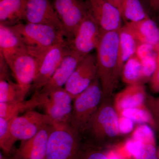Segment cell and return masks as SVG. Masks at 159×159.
Listing matches in <instances>:
<instances>
[{
	"label": "cell",
	"mask_w": 159,
	"mask_h": 159,
	"mask_svg": "<svg viewBox=\"0 0 159 159\" xmlns=\"http://www.w3.org/2000/svg\"><path fill=\"white\" fill-rule=\"evenodd\" d=\"M74 98L63 87L54 89L48 94V98L42 106L46 114L56 123L70 124Z\"/></svg>",
	"instance_id": "cell-10"
},
{
	"label": "cell",
	"mask_w": 159,
	"mask_h": 159,
	"mask_svg": "<svg viewBox=\"0 0 159 159\" xmlns=\"http://www.w3.org/2000/svg\"><path fill=\"white\" fill-rule=\"evenodd\" d=\"M62 24L67 41L73 39L84 19L90 12L86 0H51Z\"/></svg>",
	"instance_id": "cell-5"
},
{
	"label": "cell",
	"mask_w": 159,
	"mask_h": 159,
	"mask_svg": "<svg viewBox=\"0 0 159 159\" xmlns=\"http://www.w3.org/2000/svg\"><path fill=\"white\" fill-rule=\"evenodd\" d=\"M11 120L0 117V147L6 155L11 153L16 142L10 129Z\"/></svg>",
	"instance_id": "cell-26"
},
{
	"label": "cell",
	"mask_w": 159,
	"mask_h": 159,
	"mask_svg": "<svg viewBox=\"0 0 159 159\" xmlns=\"http://www.w3.org/2000/svg\"></svg>",
	"instance_id": "cell-40"
},
{
	"label": "cell",
	"mask_w": 159,
	"mask_h": 159,
	"mask_svg": "<svg viewBox=\"0 0 159 159\" xmlns=\"http://www.w3.org/2000/svg\"><path fill=\"white\" fill-rule=\"evenodd\" d=\"M133 121L126 117H121L119 119V132L121 133H129L133 129Z\"/></svg>",
	"instance_id": "cell-34"
},
{
	"label": "cell",
	"mask_w": 159,
	"mask_h": 159,
	"mask_svg": "<svg viewBox=\"0 0 159 159\" xmlns=\"http://www.w3.org/2000/svg\"><path fill=\"white\" fill-rule=\"evenodd\" d=\"M78 159H108L107 155L101 152L89 149L86 151L81 150Z\"/></svg>",
	"instance_id": "cell-33"
},
{
	"label": "cell",
	"mask_w": 159,
	"mask_h": 159,
	"mask_svg": "<svg viewBox=\"0 0 159 159\" xmlns=\"http://www.w3.org/2000/svg\"><path fill=\"white\" fill-rule=\"evenodd\" d=\"M55 123L47 114L31 110L11 119L10 129L16 141H22L31 139L45 127Z\"/></svg>",
	"instance_id": "cell-8"
},
{
	"label": "cell",
	"mask_w": 159,
	"mask_h": 159,
	"mask_svg": "<svg viewBox=\"0 0 159 159\" xmlns=\"http://www.w3.org/2000/svg\"><path fill=\"white\" fill-rule=\"evenodd\" d=\"M143 144L142 142L134 139L130 140L126 143L125 149L129 155L134 157L136 156Z\"/></svg>",
	"instance_id": "cell-35"
},
{
	"label": "cell",
	"mask_w": 159,
	"mask_h": 159,
	"mask_svg": "<svg viewBox=\"0 0 159 159\" xmlns=\"http://www.w3.org/2000/svg\"><path fill=\"white\" fill-rule=\"evenodd\" d=\"M6 61L26 97L36 77L40 61L27 51L21 52Z\"/></svg>",
	"instance_id": "cell-7"
},
{
	"label": "cell",
	"mask_w": 159,
	"mask_h": 159,
	"mask_svg": "<svg viewBox=\"0 0 159 159\" xmlns=\"http://www.w3.org/2000/svg\"><path fill=\"white\" fill-rule=\"evenodd\" d=\"M26 51L20 37L11 27L0 24V54L5 60Z\"/></svg>",
	"instance_id": "cell-19"
},
{
	"label": "cell",
	"mask_w": 159,
	"mask_h": 159,
	"mask_svg": "<svg viewBox=\"0 0 159 159\" xmlns=\"http://www.w3.org/2000/svg\"><path fill=\"white\" fill-rule=\"evenodd\" d=\"M121 14L126 23L136 22L150 17L141 0H123Z\"/></svg>",
	"instance_id": "cell-23"
},
{
	"label": "cell",
	"mask_w": 159,
	"mask_h": 159,
	"mask_svg": "<svg viewBox=\"0 0 159 159\" xmlns=\"http://www.w3.org/2000/svg\"><path fill=\"white\" fill-rule=\"evenodd\" d=\"M123 116L126 117L133 122L146 123L151 120L150 115L145 110L137 108L127 109L122 111Z\"/></svg>",
	"instance_id": "cell-28"
},
{
	"label": "cell",
	"mask_w": 159,
	"mask_h": 159,
	"mask_svg": "<svg viewBox=\"0 0 159 159\" xmlns=\"http://www.w3.org/2000/svg\"><path fill=\"white\" fill-rule=\"evenodd\" d=\"M139 43H147L157 49L159 47V27L151 17L136 22L126 23Z\"/></svg>",
	"instance_id": "cell-18"
},
{
	"label": "cell",
	"mask_w": 159,
	"mask_h": 159,
	"mask_svg": "<svg viewBox=\"0 0 159 159\" xmlns=\"http://www.w3.org/2000/svg\"><path fill=\"white\" fill-rule=\"evenodd\" d=\"M157 59V53L141 61L142 78H148L152 77L156 70Z\"/></svg>",
	"instance_id": "cell-29"
},
{
	"label": "cell",
	"mask_w": 159,
	"mask_h": 159,
	"mask_svg": "<svg viewBox=\"0 0 159 159\" xmlns=\"http://www.w3.org/2000/svg\"><path fill=\"white\" fill-rule=\"evenodd\" d=\"M0 159H10L6 155L5 153H3V152H0Z\"/></svg>",
	"instance_id": "cell-39"
},
{
	"label": "cell",
	"mask_w": 159,
	"mask_h": 159,
	"mask_svg": "<svg viewBox=\"0 0 159 159\" xmlns=\"http://www.w3.org/2000/svg\"><path fill=\"white\" fill-rule=\"evenodd\" d=\"M70 50L66 41L54 46L47 52L42 60L30 91L35 92L43 87Z\"/></svg>",
	"instance_id": "cell-11"
},
{
	"label": "cell",
	"mask_w": 159,
	"mask_h": 159,
	"mask_svg": "<svg viewBox=\"0 0 159 159\" xmlns=\"http://www.w3.org/2000/svg\"><path fill=\"white\" fill-rule=\"evenodd\" d=\"M157 68L152 77V86L155 90L159 91V47L157 49Z\"/></svg>",
	"instance_id": "cell-36"
},
{
	"label": "cell",
	"mask_w": 159,
	"mask_h": 159,
	"mask_svg": "<svg viewBox=\"0 0 159 159\" xmlns=\"http://www.w3.org/2000/svg\"><path fill=\"white\" fill-rule=\"evenodd\" d=\"M88 126L92 127L97 136L103 132L109 136L114 137L119 132V119L112 107H104L95 113Z\"/></svg>",
	"instance_id": "cell-16"
},
{
	"label": "cell",
	"mask_w": 159,
	"mask_h": 159,
	"mask_svg": "<svg viewBox=\"0 0 159 159\" xmlns=\"http://www.w3.org/2000/svg\"><path fill=\"white\" fill-rule=\"evenodd\" d=\"M119 57L122 68L125 63L136 54L139 43L134 34L126 25L119 30Z\"/></svg>",
	"instance_id": "cell-21"
},
{
	"label": "cell",
	"mask_w": 159,
	"mask_h": 159,
	"mask_svg": "<svg viewBox=\"0 0 159 159\" xmlns=\"http://www.w3.org/2000/svg\"><path fill=\"white\" fill-rule=\"evenodd\" d=\"M11 27L19 34L27 51L40 62L50 49L67 41L62 31L52 26L20 23Z\"/></svg>",
	"instance_id": "cell-2"
},
{
	"label": "cell",
	"mask_w": 159,
	"mask_h": 159,
	"mask_svg": "<svg viewBox=\"0 0 159 159\" xmlns=\"http://www.w3.org/2000/svg\"><path fill=\"white\" fill-rule=\"evenodd\" d=\"M53 125L45 127L31 139L21 141L19 148L10 159H45L48 140Z\"/></svg>",
	"instance_id": "cell-14"
},
{
	"label": "cell",
	"mask_w": 159,
	"mask_h": 159,
	"mask_svg": "<svg viewBox=\"0 0 159 159\" xmlns=\"http://www.w3.org/2000/svg\"><path fill=\"white\" fill-rule=\"evenodd\" d=\"M107 156L108 159H119V158L117 157L116 154L113 152H109L108 154H107Z\"/></svg>",
	"instance_id": "cell-38"
},
{
	"label": "cell",
	"mask_w": 159,
	"mask_h": 159,
	"mask_svg": "<svg viewBox=\"0 0 159 159\" xmlns=\"http://www.w3.org/2000/svg\"><path fill=\"white\" fill-rule=\"evenodd\" d=\"M84 57L70 49L51 79L39 91L48 95L51 91L65 85L78 64Z\"/></svg>",
	"instance_id": "cell-15"
},
{
	"label": "cell",
	"mask_w": 159,
	"mask_h": 159,
	"mask_svg": "<svg viewBox=\"0 0 159 159\" xmlns=\"http://www.w3.org/2000/svg\"><path fill=\"white\" fill-rule=\"evenodd\" d=\"M134 159H157L156 148L154 144H143Z\"/></svg>",
	"instance_id": "cell-30"
},
{
	"label": "cell",
	"mask_w": 159,
	"mask_h": 159,
	"mask_svg": "<svg viewBox=\"0 0 159 159\" xmlns=\"http://www.w3.org/2000/svg\"><path fill=\"white\" fill-rule=\"evenodd\" d=\"M122 72L124 82L131 85L138 84L142 79V62L135 54L125 63Z\"/></svg>",
	"instance_id": "cell-25"
},
{
	"label": "cell",
	"mask_w": 159,
	"mask_h": 159,
	"mask_svg": "<svg viewBox=\"0 0 159 159\" xmlns=\"http://www.w3.org/2000/svg\"><path fill=\"white\" fill-rule=\"evenodd\" d=\"M134 139L145 144L155 145V136L153 130L149 126L142 125L137 128L134 133Z\"/></svg>",
	"instance_id": "cell-27"
},
{
	"label": "cell",
	"mask_w": 159,
	"mask_h": 159,
	"mask_svg": "<svg viewBox=\"0 0 159 159\" xmlns=\"http://www.w3.org/2000/svg\"><path fill=\"white\" fill-rule=\"evenodd\" d=\"M119 31H102L96 49L97 76L103 92L112 89L122 72L119 57Z\"/></svg>",
	"instance_id": "cell-1"
},
{
	"label": "cell",
	"mask_w": 159,
	"mask_h": 159,
	"mask_svg": "<svg viewBox=\"0 0 159 159\" xmlns=\"http://www.w3.org/2000/svg\"><path fill=\"white\" fill-rule=\"evenodd\" d=\"M26 0H0V24L12 27L25 20Z\"/></svg>",
	"instance_id": "cell-20"
},
{
	"label": "cell",
	"mask_w": 159,
	"mask_h": 159,
	"mask_svg": "<svg viewBox=\"0 0 159 159\" xmlns=\"http://www.w3.org/2000/svg\"><path fill=\"white\" fill-rule=\"evenodd\" d=\"M108 1L115 7L118 8L121 12V6H122V2L123 0H108Z\"/></svg>",
	"instance_id": "cell-37"
},
{
	"label": "cell",
	"mask_w": 159,
	"mask_h": 159,
	"mask_svg": "<svg viewBox=\"0 0 159 159\" xmlns=\"http://www.w3.org/2000/svg\"><path fill=\"white\" fill-rule=\"evenodd\" d=\"M91 14L103 31H118L122 27L119 9L108 0H86Z\"/></svg>",
	"instance_id": "cell-13"
},
{
	"label": "cell",
	"mask_w": 159,
	"mask_h": 159,
	"mask_svg": "<svg viewBox=\"0 0 159 159\" xmlns=\"http://www.w3.org/2000/svg\"><path fill=\"white\" fill-rule=\"evenodd\" d=\"M24 21L52 26L64 34L62 24L51 0H26Z\"/></svg>",
	"instance_id": "cell-12"
},
{
	"label": "cell",
	"mask_w": 159,
	"mask_h": 159,
	"mask_svg": "<svg viewBox=\"0 0 159 159\" xmlns=\"http://www.w3.org/2000/svg\"><path fill=\"white\" fill-rule=\"evenodd\" d=\"M97 55L90 53L79 62L65 85L64 88L74 97L88 88L97 76Z\"/></svg>",
	"instance_id": "cell-9"
},
{
	"label": "cell",
	"mask_w": 159,
	"mask_h": 159,
	"mask_svg": "<svg viewBox=\"0 0 159 159\" xmlns=\"http://www.w3.org/2000/svg\"><path fill=\"white\" fill-rule=\"evenodd\" d=\"M118 99L117 105L120 110L137 108L144 102V89L139 84H132L119 94Z\"/></svg>",
	"instance_id": "cell-22"
},
{
	"label": "cell",
	"mask_w": 159,
	"mask_h": 159,
	"mask_svg": "<svg viewBox=\"0 0 159 159\" xmlns=\"http://www.w3.org/2000/svg\"><path fill=\"white\" fill-rule=\"evenodd\" d=\"M141 1L148 16L149 15L151 16L154 20V19L159 20V0H141Z\"/></svg>",
	"instance_id": "cell-31"
},
{
	"label": "cell",
	"mask_w": 159,
	"mask_h": 159,
	"mask_svg": "<svg viewBox=\"0 0 159 159\" xmlns=\"http://www.w3.org/2000/svg\"><path fill=\"white\" fill-rule=\"evenodd\" d=\"M48 98V95L40 91L34 92L29 100L13 102H0V117L10 120L20 113L33 110L38 107L42 106Z\"/></svg>",
	"instance_id": "cell-17"
},
{
	"label": "cell",
	"mask_w": 159,
	"mask_h": 159,
	"mask_svg": "<svg viewBox=\"0 0 159 159\" xmlns=\"http://www.w3.org/2000/svg\"><path fill=\"white\" fill-rule=\"evenodd\" d=\"M25 96L20 87L10 78L0 79V102L7 103L25 100Z\"/></svg>",
	"instance_id": "cell-24"
},
{
	"label": "cell",
	"mask_w": 159,
	"mask_h": 159,
	"mask_svg": "<svg viewBox=\"0 0 159 159\" xmlns=\"http://www.w3.org/2000/svg\"><path fill=\"white\" fill-rule=\"evenodd\" d=\"M102 91L97 77L87 89L74 97L70 124L78 132L87 127L96 113Z\"/></svg>",
	"instance_id": "cell-4"
},
{
	"label": "cell",
	"mask_w": 159,
	"mask_h": 159,
	"mask_svg": "<svg viewBox=\"0 0 159 159\" xmlns=\"http://www.w3.org/2000/svg\"><path fill=\"white\" fill-rule=\"evenodd\" d=\"M79 132L68 123H56L49 135L45 159H78Z\"/></svg>",
	"instance_id": "cell-3"
},
{
	"label": "cell",
	"mask_w": 159,
	"mask_h": 159,
	"mask_svg": "<svg viewBox=\"0 0 159 159\" xmlns=\"http://www.w3.org/2000/svg\"><path fill=\"white\" fill-rule=\"evenodd\" d=\"M157 48L147 43L139 44L135 55L140 60L157 53Z\"/></svg>",
	"instance_id": "cell-32"
},
{
	"label": "cell",
	"mask_w": 159,
	"mask_h": 159,
	"mask_svg": "<svg viewBox=\"0 0 159 159\" xmlns=\"http://www.w3.org/2000/svg\"><path fill=\"white\" fill-rule=\"evenodd\" d=\"M102 32L90 11L80 23L73 39L67 42L71 50L86 56L97 48Z\"/></svg>",
	"instance_id": "cell-6"
}]
</instances>
